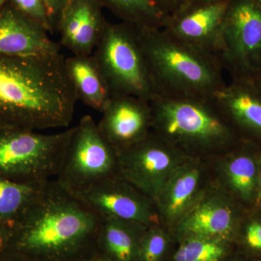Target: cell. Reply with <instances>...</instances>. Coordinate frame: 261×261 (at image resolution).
<instances>
[{
    "label": "cell",
    "mask_w": 261,
    "mask_h": 261,
    "mask_svg": "<svg viewBox=\"0 0 261 261\" xmlns=\"http://www.w3.org/2000/svg\"><path fill=\"white\" fill-rule=\"evenodd\" d=\"M134 25L159 96L212 97L226 85L216 57L187 45L163 28Z\"/></svg>",
    "instance_id": "obj_3"
},
{
    "label": "cell",
    "mask_w": 261,
    "mask_h": 261,
    "mask_svg": "<svg viewBox=\"0 0 261 261\" xmlns=\"http://www.w3.org/2000/svg\"><path fill=\"white\" fill-rule=\"evenodd\" d=\"M260 153L257 155V165H258V191H257V200L259 202L261 200V147Z\"/></svg>",
    "instance_id": "obj_31"
},
{
    "label": "cell",
    "mask_w": 261,
    "mask_h": 261,
    "mask_svg": "<svg viewBox=\"0 0 261 261\" xmlns=\"http://www.w3.org/2000/svg\"><path fill=\"white\" fill-rule=\"evenodd\" d=\"M152 132L192 157L227 153L243 142L212 97H166L150 102Z\"/></svg>",
    "instance_id": "obj_4"
},
{
    "label": "cell",
    "mask_w": 261,
    "mask_h": 261,
    "mask_svg": "<svg viewBox=\"0 0 261 261\" xmlns=\"http://www.w3.org/2000/svg\"><path fill=\"white\" fill-rule=\"evenodd\" d=\"M261 9V0H252Z\"/></svg>",
    "instance_id": "obj_36"
},
{
    "label": "cell",
    "mask_w": 261,
    "mask_h": 261,
    "mask_svg": "<svg viewBox=\"0 0 261 261\" xmlns=\"http://www.w3.org/2000/svg\"><path fill=\"white\" fill-rule=\"evenodd\" d=\"M65 63L77 100L102 113L111 99V95L93 55H73L65 58Z\"/></svg>",
    "instance_id": "obj_19"
},
{
    "label": "cell",
    "mask_w": 261,
    "mask_h": 261,
    "mask_svg": "<svg viewBox=\"0 0 261 261\" xmlns=\"http://www.w3.org/2000/svg\"><path fill=\"white\" fill-rule=\"evenodd\" d=\"M167 18L183 8L190 0H150Z\"/></svg>",
    "instance_id": "obj_27"
},
{
    "label": "cell",
    "mask_w": 261,
    "mask_h": 261,
    "mask_svg": "<svg viewBox=\"0 0 261 261\" xmlns=\"http://www.w3.org/2000/svg\"><path fill=\"white\" fill-rule=\"evenodd\" d=\"M93 56L111 97L132 96L150 102L159 96L134 24L108 22Z\"/></svg>",
    "instance_id": "obj_5"
},
{
    "label": "cell",
    "mask_w": 261,
    "mask_h": 261,
    "mask_svg": "<svg viewBox=\"0 0 261 261\" xmlns=\"http://www.w3.org/2000/svg\"><path fill=\"white\" fill-rule=\"evenodd\" d=\"M197 158H187L176 167L154 201L161 222L176 227L200 197L202 167Z\"/></svg>",
    "instance_id": "obj_17"
},
{
    "label": "cell",
    "mask_w": 261,
    "mask_h": 261,
    "mask_svg": "<svg viewBox=\"0 0 261 261\" xmlns=\"http://www.w3.org/2000/svg\"><path fill=\"white\" fill-rule=\"evenodd\" d=\"M147 227L116 218H102L98 250L111 261H138L141 238Z\"/></svg>",
    "instance_id": "obj_20"
},
{
    "label": "cell",
    "mask_w": 261,
    "mask_h": 261,
    "mask_svg": "<svg viewBox=\"0 0 261 261\" xmlns=\"http://www.w3.org/2000/svg\"><path fill=\"white\" fill-rule=\"evenodd\" d=\"M260 203H261V200H260Z\"/></svg>",
    "instance_id": "obj_38"
},
{
    "label": "cell",
    "mask_w": 261,
    "mask_h": 261,
    "mask_svg": "<svg viewBox=\"0 0 261 261\" xmlns=\"http://www.w3.org/2000/svg\"><path fill=\"white\" fill-rule=\"evenodd\" d=\"M47 181L23 182L0 176V224L14 226L41 198Z\"/></svg>",
    "instance_id": "obj_21"
},
{
    "label": "cell",
    "mask_w": 261,
    "mask_h": 261,
    "mask_svg": "<svg viewBox=\"0 0 261 261\" xmlns=\"http://www.w3.org/2000/svg\"><path fill=\"white\" fill-rule=\"evenodd\" d=\"M121 22L163 28L166 17L150 0H97Z\"/></svg>",
    "instance_id": "obj_22"
},
{
    "label": "cell",
    "mask_w": 261,
    "mask_h": 261,
    "mask_svg": "<svg viewBox=\"0 0 261 261\" xmlns=\"http://www.w3.org/2000/svg\"><path fill=\"white\" fill-rule=\"evenodd\" d=\"M169 240L160 224L148 226L141 238L138 261H163Z\"/></svg>",
    "instance_id": "obj_24"
},
{
    "label": "cell",
    "mask_w": 261,
    "mask_h": 261,
    "mask_svg": "<svg viewBox=\"0 0 261 261\" xmlns=\"http://www.w3.org/2000/svg\"><path fill=\"white\" fill-rule=\"evenodd\" d=\"M15 9L42 25L48 33L53 34L54 25L44 0H8Z\"/></svg>",
    "instance_id": "obj_25"
},
{
    "label": "cell",
    "mask_w": 261,
    "mask_h": 261,
    "mask_svg": "<svg viewBox=\"0 0 261 261\" xmlns=\"http://www.w3.org/2000/svg\"><path fill=\"white\" fill-rule=\"evenodd\" d=\"M245 243L252 250L261 251V221H253L245 229Z\"/></svg>",
    "instance_id": "obj_26"
},
{
    "label": "cell",
    "mask_w": 261,
    "mask_h": 261,
    "mask_svg": "<svg viewBox=\"0 0 261 261\" xmlns=\"http://www.w3.org/2000/svg\"><path fill=\"white\" fill-rule=\"evenodd\" d=\"M195 1L199 2L202 3H217V2L224 1V0H195Z\"/></svg>",
    "instance_id": "obj_34"
},
{
    "label": "cell",
    "mask_w": 261,
    "mask_h": 261,
    "mask_svg": "<svg viewBox=\"0 0 261 261\" xmlns=\"http://www.w3.org/2000/svg\"><path fill=\"white\" fill-rule=\"evenodd\" d=\"M61 53L0 56V123L39 130L69 126L77 98Z\"/></svg>",
    "instance_id": "obj_2"
},
{
    "label": "cell",
    "mask_w": 261,
    "mask_h": 261,
    "mask_svg": "<svg viewBox=\"0 0 261 261\" xmlns=\"http://www.w3.org/2000/svg\"><path fill=\"white\" fill-rule=\"evenodd\" d=\"M250 82L253 84L255 88L257 89L259 92L261 94V71L259 72L257 74L255 75L253 78L252 79Z\"/></svg>",
    "instance_id": "obj_33"
},
{
    "label": "cell",
    "mask_w": 261,
    "mask_h": 261,
    "mask_svg": "<svg viewBox=\"0 0 261 261\" xmlns=\"http://www.w3.org/2000/svg\"><path fill=\"white\" fill-rule=\"evenodd\" d=\"M116 153L120 178L154 202L173 171L190 157L152 132Z\"/></svg>",
    "instance_id": "obj_9"
},
{
    "label": "cell",
    "mask_w": 261,
    "mask_h": 261,
    "mask_svg": "<svg viewBox=\"0 0 261 261\" xmlns=\"http://www.w3.org/2000/svg\"><path fill=\"white\" fill-rule=\"evenodd\" d=\"M61 53L42 25L7 3L0 11V56L32 57Z\"/></svg>",
    "instance_id": "obj_15"
},
{
    "label": "cell",
    "mask_w": 261,
    "mask_h": 261,
    "mask_svg": "<svg viewBox=\"0 0 261 261\" xmlns=\"http://www.w3.org/2000/svg\"><path fill=\"white\" fill-rule=\"evenodd\" d=\"M98 128L116 152L135 145L152 132L150 102L132 96L111 97Z\"/></svg>",
    "instance_id": "obj_12"
},
{
    "label": "cell",
    "mask_w": 261,
    "mask_h": 261,
    "mask_svg": "<svg viewBox=\"0 0 261 261\" xmlns=\"http://www.w3.org/2000/svg\"><path fill=\"white\" fill-rule=\"evenodd\" d=\"M226 253V240L188 237L183 238L173 259L174 261H221Z\"/></svg>",
    "instance_id": "obj_23"
},
{
    "label": "cell",
    "mask_w": 261,
    "mask_h": 261,
    "mask_svg": "<svg viewBox=\"0 0 261 261\" xmlns=\"http://www.w3.org/2000/svg\"><path fill=\"white\" fill-rule=\"evenodd\" d=\"M70 1V0H44L49 15H50L51 22H53L56 30L57 23H58L62 12Z\"/></svg>",
    "instance_id": "obj_28"
},
{
    "label": "cell",
    "mask_w": 261,
    "mask_h": 261,
    "mask_svg": "<svg viewBox=\"0 0 261 261\" xmlns=\"http://www.w3.org/2000/svg\"><path fill=\"white\" fill-rule=\"evenodd\" d=\"M102 217L58 181L13 227L7 250L28 261H82L98 250Z\"/></svg>",
    "instance_id": "obj_1"
},
{
    "label": "cell",
    "mask_w": 261,
    "mask_h": 261,
    "mask_svg": "<svg viewBox=\"0 0 261 261\" xmlns=\"http://www.w3.org/2000/svg\"><path fill=\"white\" fill-rule=\"evenodd\" d=\"M239 221L238 210L227 196L219 192H202L191 208L176 225L181 238L188 237L227 240Z\"/></svg>",
    "instance_id": "obj_13"
},
{
    "label": "cell",
    "mask_w": 261,
    "mask_h": 261,
    "mask_svg": "<svg viewBox=\"0 0 261 261\" xmlns=\"http://www.w3.org/2000/svg\"><path fill=\"white\" fill-rule=\"evenodd\" d=\"M214 99L241 138L261 146V94L253 84L231 80Z\"/></svg>",
    "instance_id": "obj_16"
},
{
    "label": "cell",
    "mask_w": 261,
    "mask_h": 261,
    "mask_svg": "<svg viewBox=\"0 0 261 261\" xmlns=\"http://www.w3.org/2000/svg\"><path fill=\"white\" fill-rule=\"evenodd\" d=\"M75 195L102 218H116L146 226L161 223L154 201L120 177L100 182Z\"/></svg>",
    "instance_id": "obj_11"
},
{
    "label": "cell",
    "mask_w": 261,
    "mask_h": 261,
    "mask_svg": "<svg viewBox=\"0 0 261 261\" xmlns=\"http://www.w3.org/2000/svg\"><path fill=\"white\" fill-rule=\"evenodd\" d=\"M8 0H0V11L4 8L5 5L8 3Z\"/></svg>",
    "instance_id": "obj_35"
},
{
    "label": "cell",
    "mask_w": 261,
    "mask_h": 261,
    "mask_svg": "<svg viewBox=\"0 0 261 261\" xmlns=\"http://www.w3.org/2000/svg\"><path fill=\"white\" fill-rule=\"evenodd\" d=\"M102 9L97 0H70L57 23L60 45L75 56L92 55L108 23Z\"/></svg>",
    "instance_id": "obj_14"
},
{
    "label": "cell",
    "mask_w": 261,
    "mask_h": 261,
    "mask_svg": "<svg viewBox=\"0 0 261 261\" xmlns=\"http://www.w3.org/2000/svg\"><path fill=\"white\" fill-rule=\"evenodd\" d=\"M0 261H28L17 252L6 250L0 254Z\"/></svg>",
    "instance_id": "obj_30"
},
{
    "label": "cell",
    "mask_w": 261,
    "mask_h": 261,
    "mask_svg": "<svg viewBox=\"0 0 261 261\" xmlns=\"http://www.w3.org/2000/svg\"><path fill=\"white\" fill-rule=\"evenodd\" d=\"M219 60L231 80L261 71V9L252 0H228Z\"/></svg>",
    "instance_id": "obj_8"
},
{
    "label": "cell",
    "mask_w": 261,
    "mask_h": 261,
    "mask_svg": "<svg viewBox=\"0 0 261 261\" xmlns=\"http://www.w3.org/2000/svg\"><path fill=\"white\" fill-rule=\"evenodd\" d=\"M56 181L73 194L111 178L120 177L116 150L103 137L89 115L80 120L66 149Z\"/></svg>",
    "instance_id": "obj_7"
},
{
    "label": "cell",
    "mask_w": 261,
    "mask_h": 261,
    "mask_svg": "<svg viewBox=\"0 0 261 261\" xmlns=\"http://www.w3.org/2000/svg\"><path fill=\"white\" fill-rule=\"evenodd\" d=\"M13 227L11 225L0 224V254L8 248L13 235Z\"/></svg>",
    "instance_id": "obj_29"
},
{
    "label": "cell",
    "mask_w": 261,
    "mask_h": 261,
    "mask_svg": "<svg viewBox=\"0 0 261 261\" xmlns=\"http://www.w3.org/2000/svg\"><path fill=\"white\" fill-rule=\"evenodd\" d=\"M234 261H238V260H234Z\"/></svg>",
    "instance_id": "obj_37"
},
{
    "label": "cell",
    "mask_w": 261,
    "mask_h": 261,
    "mask_svg": "<svg viewBox=\"0 0 261 261\" xmlns=\"http://www.w3.org/2000/svg\"><path fill=\"white\" fill-rule=\"evenodd\" d=\"M228 2L202 3L190 0L166 18L163 29L187 45L219 60Z\"/></svg>",
    "instance_id": "obj_10"
},
{
    "label": "cell",
    "mask_w": 261,
    "mask_h": 261,
    "mask_svg": "<svg viewBox=\"0 0 261 261\" xmlns=\"http://www.w3.org/2000/svg\"><path fill=\"white\" fill-rule=\"evenodd\" d=\"M260 145L243 141L226 154L221 173L228 190L245 202L257 200L258 165L256 151Z\"/></svg>",
    "instance_id": "obj_18"
},
{
    "label": "cell",
    "mask_w": 261,
    "mask_h": 261,
    "mask_svg": "<svg viewBox=\"0 0 261 261\" xmlns=\"http://www.w3.org/2000/svg\"><path fill=\"white\" fill-rule=\"evenodd\" d=\"M73 128L53 135L0 123V176L44 182L56 176Z\"/></svg>",
    "instance_id": "obj_6"
},
{
    "label": "cell",
    "mask_w": 261,
    "mask_h": 261,
    "mask_svg": "<svg viewBox=\"0 0 261 261\" xmlns=\"http://www.w3.org/2000/svg\"><path fill=\"white\" fill-rule=\"evenodd\" d=\"M82 261H111L109 258H108L106 255H103L100 252L98 251L95 254L92 255V256L87 257Z\"/></svg>",
    "instance_id": "obj_32"
}]
</instances>
